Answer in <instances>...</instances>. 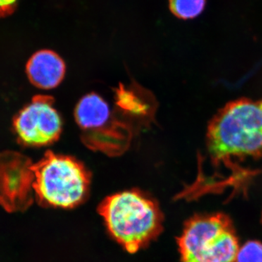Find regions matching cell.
Wrapping results in <instances>:
<instances>
[{
	"label": "cell",
	"instance_id": "obj_9",
	"mask_svg": "<svg viewBox=\"0 0 262 262\" xmlns=\"http://www.w3.org/2000/svg\"><path fill=\"white\" fill-rule=\"evenodd\" d=\"M206 0H170V9L178 18L192 19L201 15Z\"/></svg>",
	"mask_w": 262,
	"mask_h": 262
},
{
	"label": "cell",
	"instance_id": "obj_5",
	"mask_svg": "<svg viewBox=\"0 0 262 262\" xmlns=\"http://www.w3.org/2000/svg\"><path fill=\"white\" fill-rule=\"evenodd\" d=\"M15 132L25 145L42 146L54 142L61 133L62 121L53 105V98L37 96L18 114Z\"/></svg>",
	"mask_w": 262,
	"mask_h": 262
},
{
	"label": "cell",
	"instance_id": "obj_7",
	"mask_svg": "<svg viewBox=\"0 0 262 262\" xmlns=\"http://www.w3.org/2000/svg\"><path fill=\"white\" fill-rule=\"evenodd\" d=\"M29 80L39 89L57 87L64 77L66 65L55 52L43 50L34 53L27 65Z\"/></svg>",
	"mask_w": 262,
	"mask_h": 262
},
{
	"label": "cell",
	"instance_id": "obj_1",
	"mask_svg": "<svg viewBox=\"0 0 262 262\" xmlns=\"http://www.w3.org/2000/svg\"><path fill=\"white\" fill-rule=\"evenodd\" d=\"M207 148L213 163L262 158V98L239 99L217 113L208 127Z\"/></svg>",
	"mask_w": 262,
	"mask_h": 262
},
{
	"label": "cell",
	"instance_id": "obj_4",
	"mask_svg": "<svg viewBox=\"0 0 262 262\" xmlns=\"http://www.w3.org/2000/svg\"><path fill=\"white\" fill-rule=\"evenodd\" d=\"M34 188L39 201L55 208L80 205L89 192L91 175L78 160L48 152L34 165Z\"/></svg>",
	"mask_w": 262,
	"mask_h": 262
},
{
	"label": "cell",
	"instance_id": "obj_2",
	"mask_svg": "<svg viewBox=\"0 0 262 262\" xmlns=\"http://www.w3.org/2000/svg\"><path fill=\"white\" fill-rule=\"evenodd\" d=\"M98 212L108 231L129 253H136L163 230V215L156 202L135 190L103 200Z\"/></svg>",
	"mask_w": 262,
	"mask_h": 262
},
{
	"label": "cell",
	"instance_id": "obj_6",
	"mask_svg": "<svg viewBox=\"0 0 262 262\" xmlns=\"http://www.w3.org/2000/svg\"><path fill=\"white\" fill-rule=\"evenodd\" d=\"M34 165L27 157L13 151L0 154V195L22 199L34 184Z\"/></svg>",
	"mask_w": 262,
	"mask_h": 262
},
{
	"label": "cell",
	"instance_id": "obj_3",
	"mask_svg": "<svg viewBox=\"0 0 262 262\" xmlns=\"http://www.w3.org/2000/svg\"><path fill=\"white\" fill-rule=\"evenodd\" d=\"M177 241L182 262H236L239 249L233 222L223 213L194 215Z\"/></svg>",
	"mask_w": 262,
	"mask_h": 262
},
{
	"label": "cell",
	"instance_id": "obj_10",
	"mask_svg": "<svg viewBox=\"0 0 262 262\" xmlns=\"http://www.w3.org/2000/svg\"><path fill=\"white\" fill-rule=\"evenodd\" d=\"M236 262H262V244L248 241L239 248Z\"/></svg>",
	"mask_w": 262,
	"mask_h": 262
},
{
	"label": "cell",
	"instance_id": "obj_11",
	"mask_svg": "<svg viewBox=\"0 0 262 262\" xmlns=\"http://www.w3.org/2000/svg\"><path fill=\"white\" fill-rule=\"evenodd\" d=\"M19 0H0V18L8 16L14 12Z\"/></svg>",
	"mask_w": 262,
	"mask_h": 262
},
{
	"label": "cell",
	"instance_id": "obj_8",
	"mask_svg": "<svg viewBox=\"0 0 262 262\" xmlns=\"http://www.w3.org/2000/svg\"><path fill=\"white\" fill-rule=\"evenodd\" d=\"M110 117L108 103L96 94L86 95L76 106V122L87 134H94L105 128Z\"/></svg>",
	"mask_w": 262,
	"mask_h": 262
}]
</instances>
